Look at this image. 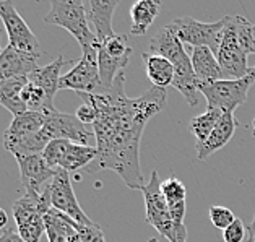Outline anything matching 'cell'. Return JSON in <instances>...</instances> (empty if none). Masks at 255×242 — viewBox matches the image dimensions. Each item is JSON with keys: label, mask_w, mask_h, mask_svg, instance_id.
I'll return each instance as SVG.
<instances>
[{"label": "cell", "mask_w": 255, "mask_h": 242, "mask_svg": "<svg viewBox=\"0 0 255 242\" xmlns=\"http://www.w3.org/2000/svg\"><path fill=\"white\" fill-rule=\"evenodd\" d=\"M124 82L126 72L108 90L95 95L77 93L96 113L91 127L98 156L85 171H114L128 189L141 190L146 182L140 164V140L146 123L166 106V90L153 86L138 98H128Z\"/></svg>", "instance_id": "1"}, {"label": "cell", "mask_w": 255, "mask_h": 242, "mask_svg": "<svg viewBox=\"0 0 255 242\" xmlns=\"http://www.w3.org/2000/svg\"><path fill=\"white\" fill-rule=\"evenodd\" d=\"M46 113L26 111L15 116L8 128L3 132V146L13 156L42 154L49 141L42 135Z\"/></svg>", "instance_id": "2"}, {"label": "cell", "mask_w": 255, "mask_h": 242, "mask_svg": "<svg viewBox=\"0 0 255 242\" xmlns=\"http://www.w3.org/2000/svg\"><path fill=\"white\" fill-rule=\"evenodd\" d=\"M161 179L159 172L154 169L151 172L150 181L141 189L143 198H145L146 208V223L153 226L156 231L164 236L169 242H187V228L182 223H174L169 215V207L161 192Z\"/></svg>", "instance_id": "3"}, {"label": "cell", "mask_w": 255, "mask_h": 242, "mask_svg": "<svg viewBox=\"0 0 255 242\" xmlns=\"http://www.w3.org/2000/svg\"><path fill=\"white\" fill-rule=\"evenodd\" d=\"M44 23L67 29L78 41L82 51L98 47V39L90 28L86 7L82 0H52Z\"/></svg>", "instance_id": "4"}, {"label": "cell", "mask_w": 255, "mask_h": 242, "mask_svg": "<svg viewBox=\"0 0 255 242\" xmlns=\"http://www.w3.org/2000/svg\"><path fill=\"white\" fill-rule=\"evenodd\" d=\"M255 83L254 72L239 80H218V82H198L197 88L208 103V109L221 111L223 114H234L241 104L247 101L249 88Z\"/></svg>", "instance_id": "5"}, {"label": "cell", "mask_w": 255, "mask_h": 242, "mask_svg": "<svg viewBox=\"0 0 255 242\" xmlns=\"http://www.w3.org/2000/svg\"><path fill=\"white\" fill-rule=\"evenodd\" d=\"M51 210L49 194L42 195V198H33L23 195L11 205V213L16 223L18 233L26 242H39L41 236L44 234V215Z\"/></svg>", "instance_id": "6"}, {"label": "cell", "mask_w": 255, "mask_h": 242, "mask_svg": "<svg viewBox=\"0 0 255 242\" xmlns=\"http://www.w3.org/2000/svg\"><path fill=\"white\" fill-rule=\"evenodd\" d=\"M247 52L241 46L236 29V16L226 15V26L223 29L220 49L216 52L218 64L223 68L226 80H239L251 73L247 65Z\"/></svg>", "instance_id": "7"}, {"label": "cell", "mask_w": 255, "mask_h": 242, "mask_svg": "<svg viewBox=\"0 0 255 242\" xmlns=\"http://www.w3.org/2000/svg\"><path fill=\"white\" fill-rule=\"evenodd\" d=\"M51 167H62L67 172L86 169L98 156L96 146L75 143L70 140H52L42 151Z\"/></svg>", "instance_id": "8"}, {"label": "cell", "mask_w": 255, "mask_h": 242, "mask_svg": "<svg viewBox=\"0 0 255 242\" xmlns=\"http://www.w3.org/2000/svg\"><path fill=\"white\" fill-rule=\"evenodd\" d=\"M169 24L184 44L192 47H210L216 55L223 29L226 26V16L215 23H203L194 18H176Z\"/></svg>", "instance_id": "9"}, {"label": "cell", "mask_w": 255, "mask_h": 242, "mask_svg": "<svg viewBox=\"0 0 255 242\" xmlns=\"http://www.w3.org/2000/svg\"><path fill=\"white\" fill-rule=\"evenodd\" d=\"M47 194H49V202H51V208L64 213L70 220L78 223V225L90 226L95 223L86 216V213L80 207L75 192H73L72 187L70 172H67L62 167H55V174L47 187Z\"/></svg>", "instance_id": "10"}, {"label": "cell", "mask_w": 255, "mask_h": 242, "mask_svg": "<svg viewBox=\"0 0 255 242\" xmlns=\"http://www.w3.org/2000/svg\"><path fill=\"white\" fill-rule=\"evenodd\" d=\"M82 52V59L73 65L72 70L62 75L59 88L95 95L103 90L98 67V47L86 49Z\"/></svg>", "instance_id": "11"}, {"label": "cell", "mask_w": 255, "mask_h": 242, "mask_svg": "<svg viewBox=\"0 0 255 242\" xmlns=\"http://www.w3.org/2000/svg\"><path fill=\"white\" fill-rule=\"evenodd\" d=\"M42 135L49 143L52 140H70L75 143L93 146L91 141L95 140L93 127L90 128L88 125H85L77 116L60 113L57 109L46 113Z\"/></svg>", "instance_id": "12"}, {"label": "cell", "mask_w": 255, "mask_h": 242, "mask_svg": "<svg viewBox=\"0 0 255 242\" xmlns=\"http://www.w3.org/2000/svg\"><path fill=\"white\" fill-rule=\"evenodd\" d=\"M0 20L3 23V28L8 34L10 46L18 49L21 52H26L36 57H41L39 41L29 29L23 16L18 13L13 2L10 0H0Z\"/></svg>", "instance_id": "13"}, {"label": "cell", "mask_w": 255, "mask_h": 242, "mask_svg": "<svg viewBox=\"0 0 255 242\" xmlns=\"http://www.w3.org/2000/svg\"><path fill=\"white\" fill-rule=\"evenodd\" d=\"M21 176V187L28 197L42 198L55 174V167L47 164L42 154H29V156H15Z\"/></svg>", "instance_id": "14"}, {"label": "cell", "mask_w": 255, "mask_h": 242, "mask_svg": "<svg viewBox=\"0 0 255 242\" xmlns=\"http://www.w3.org/2000/svg\"><path fill=\"white\" fill-rule=\"evenodd\" d=\"M85 7L98 44L116 36L113 28V16L116 8L119 7L117 0H90L85 3Z\"/></svg>", "instance_id": "15"}, {"label": "cell", "mask_w": 255, "mask_h": 242, "mask_svg": "<svg viewBox=\"0 0 255 242\" xmlns=\"http://www.w3.org/2000/svg\"><path fill=\"white\" fill-rule=\"evenodd\" d=\"M38 59L39 57L36 55L21 52L8 44L0 55V82L18 77H29L39 67Z\"/></svg>", "instance_id": "16"}, {"label": "cell", "mask_w": 255, "mask_h": 242, "mask_svg": "<svg viewBox=\"0 0 255 242\" xmlns=\"http://www.w3.org/2000/svg\"><path fill=\"white\" fill-rule=\"evenodd\" d=\"M150 52L161 55V57H166L172 65H177L179 62L190 57L187 51H185L184 42L179 39V36L176 34V31H174L171 24L159 29L156 36L151 39Z\"/></svg>", "instance_id": "17"}, {"label": "cell", "mask_w": 255, "mask_h": 242, "mask_svg": "<svg viewBox=\"0 0 255 242\" xmlns=\"http://www.w3.org/2000/svg\"><path fill=\"white\" fill-rule=\"evenodd\" d=\"M236 128H238V121L234 119V114H223L218 125L215 127L208 138L202 145H195L197 158L200 161H205L218 150L225 148L229 143V140L234 136Z\"/></svg>", "instance_id": "18"}, {"label": "cell", "mask_w": 255, "mask_h": 242, "mask_svg": "<svg viewBox=\"0 0 255 242\" xmlns=\"http://www.w3.org/2000/svg\"><path fill=\"white\" fill-rule=\"evenodd\" d=\"M65 64H72V60H65L62 55H59L57 59L52 60L51 64H47L44 67H38L36 70L28 77V82L36 85L38 88H41L46 93V96L49 98V101L54 103V96L60 88V70Z\"/></svg>", "instance_id": "19"}, {"label": "cell", "mask_w": 255, "mask_h": 242, "mask_svg": "<svg viewBox=\"0 0 255 242\" xmlns=\"http://www.w3.org/2000/svg\"><path fill=\"white\" fill-rule=\"evenodd\" d=\"M190 60L198 82L205 83V82L226 80L225 73H223V68L218 64L215 52L210 47H194Z\"/></svg>", "instance_id": "20"}, {"label": "cell", "mask_w": 255, "mask_h": 242, "mask_svg": "<svg viewBox=\"0 0 255 242\" xmlns=\"http://www.w3.org/2000/svg\"><path fill=\"white\" fill-rule=\"evenodd\" d=\"M161 10V2L158 0H138L130 8V20H132V28L130 33L133 36H143L150 29L153 21L156 20Z\"/></svg>", "instance_id": "21"}, {"label": "cell", "mask_w": 255, "mask_h": 242, "mask_svg": "<svg viewBox=\"0 0 255 242\" xmlns=\"http://www.w3.org/2000/svg\"><path fill=\"white\" fill-rule=\"evenodd\" d=\"M28 83V77H18L0 82V106H3L11 114L20 116L26 113L28 108L24 106L21 99V91Z\"/></svg>", "instance_id": "22"}, {"label": "cell", "mask_w": 255, "mask_h": 242, "mask_svg": "<svg viewBox=\"0 0 255 242\" xmlns=\"http://www.w3.org/2000/svg\"><path fill=\"white\" fill-rule=\"evenodd\" d=\"M143 62H145L146 77L153 83V86L166 90V86L172 85L174 65L166 57H161V55L151 52H145L143 54Z\"/></svg>", "instance_id": "23"}, {"label": "cell", "mask_w": 255, "mask_h": 242, "mask_svg": "<svg viewBox=\"0 0 255 242\" xmlns=\"http://www.w3.org/2000/svg\"><path fill=\"white\" fill-rule=\"evenodd\" d=\"M73 225H75V221L54 208H51L44 215V228L49 242H68L73 234H77V229Z\"/></svg>", "instance_id": "24"}, {"label": "cell", "mask_w": 255, "mask_h": 242, "mask_svg": "<svg viewBox=\"0 0 255 242\" xmlns=\"http://www.w3.org/2000/svg\"><path fill=\"white\" fill-rule=\"evenodd\" d=\"M223 113L216 109H207V113H203L200 116L194 117L189 123L190 133L195 136L197 145H202L205 140L211 135V132L215 130V127L220 122Z\"/></svg>", "instance_id": "25"}, {"label": "cell", "mask_w": 255, "mask_h": 242, "mask_svg": "<svg viewBox=\"0 0 255 242\" xmlns=\"http://www.w3.org/2000/svg\"><path fill=\"white\" fill-rule=\"evenodd\" d=\"M236 29L241 46L246 49L247 54H255V24H252L247 18L236 15Z\"/></svg>", "instance_id": "26"}, {"label": "cell", "mask_w": 255, "mask_h": 242, "mask_svg": "<svg viewBox=\"0 0 255 242\" xmlns=\"http://www.w3.org/2000/svg\"><path fill=\"white\" fill-rule=\"evenodd\" d=\"M161 192H163L167 205L185 202V197H187V189L177 177H169L161 182Z\"/></svg>", "instance_id": "27"}, {"label": "cell", "mask_w": 255, "mask_h": 242, "mask_svg": "<svg viewBox=\"0 0 255 242\" xmlns=\"http://www.w3.org/2000/svg\"><path fill=\"white\" fill-rule=\"evenodd\" d=\"M210 221L216 229L225 231L226 228H229L236 221V216L229 208L215 205V207L210 208Z\"/></svg>", "instance_id": "28"}, {"label": "cell", "mask_w": 255, "mask_h": 242, "mask_svg": "<svg viewBox=\"0 0 255 242\" xmlns=\"http://www.w3.org/2000/svg\"><path fill=\"white\" fill-rule=\"evenodd\" d=\"M73 226H75L77 233H78L80 238H82L83 242H106L103 229L99 228L96 223H93V225H90V226H83V225L75 223Z\"/></svg>", "instance_id": "29"}, {"label": "cell", "mask_w": 255, "mask_h": 242, "mask_svg": "<svg viewBox=\"0 0 255 242\" xmlns=\"http://www.w3.org/2000/svg\"><path fill=\"white\" fill-rule=\"evenodd\" d=\"M246 238H247V226H244V221L239 218H236L233 225L223 231L225 242H242V241L246 242Z\"/></svg>", "instance_id": "30"}, {"label": "cell", "mask_w": 255, "mask_h": 242, "mask_svg": "<svg viewBox=\"0 0 255 242\" xmlns=\"http://www.w3.org/2000/svg\"><path fill=\"white\" fill-rule=\"evenodd\" d=\"M75 116L85 123V125H93V122H95V119H96L95 109H93V106H90V104H86V103H83L82 106L77 109Z\"/></svg>", "instance_id": "31"}, {"label": "cell", "mask_w": 255, "mask_h": 242, "mask_svg": "<svg viewBox=\"0 0 255 242\" xmlns=\"http://www.w3.org/2000/svg\"><path fill=\"white\" fill-rule=\"evenodd\" d=\"M167 207H169L171 220L174 223H179V225H182V223H184V216H185V202L171 203V205H167Z\"/></svg>", "instance_id": "32"}, {"label": "cell", "mask_w": 255, "mask_h": 242, "mask_svg": "<svg viewBox=\"0 0 255 242\" xmlns=\"http://www.w3.org/2000/svg\"><path fill=\"white\" fill-rule=\"evenodd\" d=\"M0 242H26V241L21 238L20 233H18L16 229L7 228L3 231V234L0 236Z\"/></svg>", "instance_id": "33"}, {"label": "cell", "mask_w": 255, "mask_h": 242, "mask_svg": "<svg viewBox=\"0 0 255 242\" xmlns=\"http://www.w3.org/2000/svg\"><path fill=\"white\" fill-rule=\"evenodd\" d=\"M246 242H255V215H254L252 223L247 226V238H246Z\"/></svg>", "instance_id": "34"}, {"label": "cell", "mask_w": 255, "mask_h": 242, "mask_svg": "<svg viewBox=\"0 0 255 242\" xmlns=\"http://www.w3.org/2000/svg\"><path fill=\"white\" fill-rule=\"evenodd\" d=\"M7 225H8V215L3 208H0V231L7 228Z\"/></svg>", "instance_id": "35"}, {"label": "cell", "mask_w": 255, "mask_h": 242, "mask_svg": "<svg viewBox=\"0 0 255 242\" xmlns=\"http://www.w3.org/2000/svg\"><path fill=\"white\" fill-rule=\"evenodd\" d=\"M68 242H83V241H82V238L78 236V233H77V234H73V236H72L70 241H68Z\"/></svg>", "instance_id": "36"}, {"label": "cell", "mask_w": 255, "mask_h": 242, "mask_svg": "<svg viewBox=\"0 0 255 242\" xmlns=\"http://www.w3.org/2000/svg\"><path fill=\"white\" fill-rule=\"evenodd\" d=\"M252 135L255 136V117H254V122H252Z\"/></svg>", "instance_id": "37"}, {"label": "cell", "mask_w": 255, "mask_h": 242, "mask_svg": "<svg viewBox=\"0 0 255 242\" xmlns=\"http://www.w3.org/2000/svg\"><path fill=\"white\" fill-rule=\"evenodd\" d=\"M0 38H2V31H0ZM2 51L3 49H2V46H0V55H2Z\"/></svg>", "instance_id": "38"}, {"label": "cell", "mask_w": 255, "mask_h": 242, "mask_svg": "<svg viewBox=\"0 0 255 242\" xmlns=\"http://www.w3.org/2000/svg\"><path fill=\"white\" fill-rule=\"evenodd\" d=\"M148 242H159V241H158V239H154V238H151V239L148 241Z\"/></svg>", "instance_id": "39"}, {"label": "cell", "mask_w": 255, "mask_h": 242, "mask_svg": "<svg viewBox=\"0 0 255 242\" xmlns=\"http://www.w3.org/2000/svg\"><path fill=\"white\" fill-rule=\"evenodd\" d=\"M252 72H254V78H255V67H252Z\"/></svg>", "instance_id": "40"}]
</instances>
